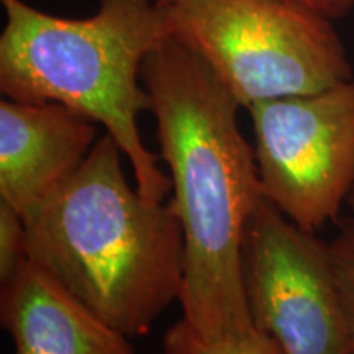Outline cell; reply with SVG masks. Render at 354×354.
<instances>
[{"instance_id":"5bb4252c","label":"cell","mask_w":354,"mask_h":354,"mask_svg":"<svg viewBox=\"0 0 354 354\" xmlns=\"http://www.w3.org/2000/svg\"><path fill=\"white\" fill-rule=\"evenodd\" d=\"M161 3H167V2H172V0H159Z\"/></svg>"},{"instance_id":"7a4b0ae2","label":"cell","mask_w":354,"mask_h":354,"mask_svg":"<svg viewBox=\"0 0 354 354\" xmlns=\"http://www.w3.org/2000/svg\"><path fill=\"white\" fill-rule=\"evenodd\" d=\"M122 149L99 136L82 166L25 218L28 259L127 338L180 299L185 246L171 203L128 183Z\"/></svg>"},{"instance_id":"9a60e30c","label":"cell","mask_w":354,"mask_h":354,"mask_svg":"<svg viewBox=\"0 0 354 354\" xmlns=\"http://www.w3.org/2000/svg\"><path fill=\"white\" fill-rule=\"evenodd\" d=\"M161 354H166V353H165V351H162V353H161Z\"/></svg>"},{"instance_id":"5b68a950","label":"cell","mask_w":354,"mask_h":354,"mask_svg":"<svg viewBox=\"0 0 354 354\" xmlns=\"http://www.w3.org/2000/svg\"><path fill=\"white\" fill-rule=\"evenodd\" d=\"M248 112L263 197L308 232L338 220L354 187V79Z\"/></svg>"},{"instance_id":"8fae6325","label":"cell","mask_w":354,"mask_h":354,"mask_svg":"<svg viewBox=\"0 0 354 354\" xmlns=\"http://www.w3.org/2000/svg\"><path fill=\"white\" fill-rule=\"evenodd\" d=\"M328 246L354 344V220L351 216L343 221Z\"/></svg>"},{"instance_id":"8992f818","label":"cell","mask_w":354,"mask_h":354,"mask_svg":"<svg viewBox=\"0 0 354 354\" xmlns=\"http://www.w3.org/2000/svg\"><path fill=\"white\" fill-rule=\"evenodd\" d=\"M243 279L256 328L284 354H354L328 241L261 198L243 241Z\"/></svg>"},{"instance_id":"9c48e42d","label":"cell","mask_w":354,"mask_h":354,"mask_svg":"<svg viewBox=\"0 0 354 354\" xmlns=\"http://www.w3.org/2000/svg\"><path fill=\"white\" fill-rule=\"evenodd\" d=\"M162 344L166 354H284L271 336L259 328L234 338L205 339L184 320L166 331Z\"/></svg>"},{"instance_id":"4fadbf2b","label":"cell","mask_w":354,"mask_h":354,"mask_svg":"<svg viewBox=\"0 0 354 354\" xmlns=\"http://www.w3.org/2000/svg\"><path fill=\"white\" fill-rule=\"evenodd\" d=\"M348 207H349V210H351V218L354 220V187H353V190H351V196H349V198H348Z\"/></svg>"},{"instance_id":"30bf717a","label":"cell","mask_w":354,"mask_h":354,"mask_svg":"<svg viewBox=\"0 0 354 354\" xmlns=\"http://www.w3.org/2000/svg\"><path fill=\"white\" fill-rule=\"evenodd\" d=\"M28 259L26 253V225L24 216L7 202L0 201V282Z\"/></svg>"},{"instance_id":"3957f363","label":"cell","mask_w":354,"mask_h":354,"mask_svg":"<svg viewBox=\"0 0 354 354\" xmlns=\"http://www.w3.org/2000/svg\"><path fill=\"white\" fill-rule=\"evenodd\" d=\"M0 91L7 99L57 102L104 127L120 146L136 189L165 202L171 177L146 148L140 115L149 110L145 59L171 37L159 0H100L94 15L64 19L24 0H2Z\"/></svg>"},{"instance_id":"277c9868","label":"cell","mask_w":354,"mask_h":354,"mask_svg":"<svg viewBox=\"0 0 354 354\" xmlns=\"http://www.w3.org/2000/svg\"><path fill=\"white\" fill-rule=\"evenodd\" d=\"M171 37L196 51L241 107L349 81L331 20L292 0H172Z\"/></svg>"},{"instance_id":"ba28073f","label":"cell","mask_w":354,"mask_h":354,"mask_svg":"<svg viewBox=\"0 0 354 354\" xmlns=\"http://www.w3.org/2000/svg\"><path fill=\"white\" fill-rule=\"evenodd\" d=\"M0 322L15 354H135L130 338L30 259L2 284Z\"/></svg>"},{"instance_id":"7c38bea8","label":"cell","mask_w":354,"mask_h":354,"mask_svg":"<svg viewBox=\"0 0 354 354\" xmlns=\"http://www.w3.org/2000/svg\"><path fill=\"white\" fill-rule=\"evenodd\" d=\"M292 2H297L330 20L346 15L354 7V0H292Z\"/></svg>"},{"instance_id":"6da1fadb","label":"cell","mask_w":354,"mask_h":354,"mask_svg":"<svg viewBox=\"0 0 354 354\" xmlns=\"http://www.w3.org/2000/svg\"><path fill=\"white\" fill-rule=\"evenodd\" d=\"M141 82L184 234L183 320L205 339L250 333L243 241L263 194L254 148L238 127L240 102L174 37L146 57Z\"/></svg>"},{"instance_id":"52a82bcc","label":"cell","mask_w":354,"mask_h":354,"mask_svg":"<svg viewBox=\"0 0 354 354\" xmlns=\"http://www.w3.org/2000/svg\"><path fill=\"white\" fill-rule=\"evenodd\" d=\"M94 120L57 102H0V201L24 220L86 161Z\"/></svg>"}]
</instances>
